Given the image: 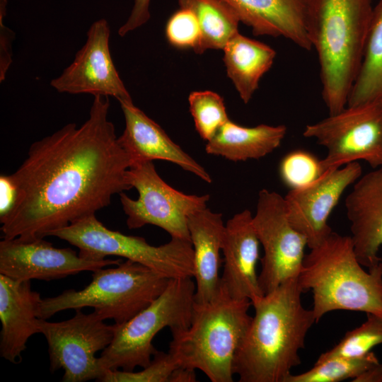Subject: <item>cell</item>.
Segmentation results:
<instances>
[{
  "instance_id": "1",
  "label": "cell",
  "mask_w": 382,
  "mask_h": 382,
  "mask_svg": "<svg viewBox=\"0 0 382 382\" xmlns=\"http://www.w3.org/2000/svg\"><path fill=\"white\" fill-rule=\"evenodd\" d=\"M109 97L96 96L88 118L35 141L12 175L16 208L1 225L4 239L30 241L96 212L129 190L131 161L108 120Z\"/></svg>"
},
{
  "instance_id": "2",
  "label": "cell",
  "mask_w": 382,
  "mask_h": 382,
  "mask_svg": "<svg viewBox=\"0 0 382 382\" xmlns=\"http://www.w3.org/2000/svg\"><path fill=\"white\" fill-rule=\"evenodd\" d=\"M297 277L252 303L255 315L236 354L240 382H284L301 362L308 332L316 323L301 301Z\"/></svg>"
},
{
  "instance_id": "3",
  "label": "cell",
  "mask_w": 382,
  "mask_h": 382,
  "mask_svg": "<svg viewBox=\"0 0 382 382\" xmlns=\"http://www.w3.org/2000/svg\"><path fill=\"white\" fill-rule=\"evenodd\" d=\"M374 7L371 0H309L306 28L318 58L322 98L329 115L347 105Z\"/></svg>"
},
{
  "instance_id": "4",
  "label": "cell",
  "mask_w": 382,
  "mask_h": 382,
  "mask_svg": "<svg viewBox=\"0 0 382 382\" xmlns=\"http://www.w3.org/2000/svg\"><path fill=\"white\" fill-rule=\"evenodd\" d=\"M302 291L313 293L316 323L335 311L382 316V261L364 270L351 236L332 232L306 254L297 277Z\"/></svg>"
},
{
  "instance_id": "5",
  "label": "cell",
  "mask_w": 382,
  "mask_h": 382,
  "mask_svg": "<svg viewBox=\"0 0 382 382\" xmlns=\"http://www.w3.org/2000/svg\"><path fill=\"white\" fill-rule=\"evenodd\" d=\"M250 306L220 286L209 302H195L190 327L172 332L168 352L180 367L200 370L212 382H232L235 359L253 318Z\"/></svg>"
},
{
  "instance_id": "6",
  "label": "cell",
  "mask_w": 382,
  "mask_h": 382,
  "mask_svg": "<svg viewBox=\"0 0 382 382\" xmlns=\"http://www.w3.org/2000/svg\"><path fill=\"white\" fill-rule=\"evenodd\" d=\"M169 279L141 264L122 261L115 267L93 271L91 282L81 290L69 289L42 299L39 318L47 320L64 310L91 307L104 320L121 324L155 300Z\"/></svg>"
},
{
  "instance_id": "7",
  "label": "cell",
  "mask_w": 382,
  "mask_h": 382,
  "mask_svg": "<svg viewBox=\"0 0 382 382\" xmlns=\"http://www.w3.org/2000/svg\"><path fill=\"white\" fill-rule=\"evenodd\" d=\"M192 278L170 279L149 306L126 322L113 324L112 342L98 357L104 371H132L147 366L157 351L152 341L159 331L168 327L172 333L190 327L196 289Z\"/></svg>"
},
{
  "instance_id": "8",
  "label": "cell",
  "mask_w": 382,
  "mask_h": 382,
  "mask_svg": "<svg viewBox=\"0 0 382 382\" xmlns=\"http://www.w3.org/2000/svg\"><path fill=\"white\" fill-rule=\"evenodd\" d=\"M55 236L78 248L79 255L89 260L119 256L141 264L168 279L193 277L194 251L190 241L171 238L159 246L139 236L108 228L92 214L53 231Z\"/></svg>"
},
{
  "instance_id": "9",
  "label": "cell",
  "mask_w": 382,
  "mask_h": 382,
  "mask_svg": "<svg viewBox=\"0 0 382 382\" xmlns=\"http://www.w3.org/2000/svg\"><path fill=\"white\" fill-rule=\"evenodd\" d=\"M126 177L128 184L139 194L133 199L120 193L129 229L151 224L163 229L171 238L190 241L188 219L207 207L209 195H187L174 189L160 177L152 161L132 164Z\"/></svg>"
},
{
  "instance_id": "10",
  "label": "cell",
  "mask_w": 382,
  "mask_h": 382,
  "mask_svg": "<svg viewBox=\"0 0 382 382\" xmlns=\"http://www.w3.org/2000/svg\"><path fill=\"white\" fill-rule=\"evenodd\" d=\"M303 137L326 149L320 160L323 172L364 161L382 166V100L346 106L340 112L307 125Z\"/></svg>"
},
{
  "instance_id": "11",
  "label": "cell",
  "mask_w": 382,
  "mask_h": 382,
  "mask_svg": "<svg viewBox=\"0 0 382 382\" xmlns=\"http://www.w3.org/2000/svg\"><path fill=\"white\" fill-rule=\"evenodd\" d=\"M104 320L95 311L86 314L81 308L64 321L40 319V331L48 346L50 371L62 369L64 382L100 381L105 371L96 354L110 344L114 335V325Z\"/></svg>"
},
{
  "instance_id": "12",
  "label": "cell",
  "mask_w": 382,
  "mask_h": 382,
  "mask_svg": "<svg viewBox=\"0 0 382 382\" xmlns=\"http://www.w3.org/2000/svg\"><path fill=\"white\" fill-rule=\"evenodd\" d=\"M253 223L263 248L258 282L265 295L298 277L308 243L289 221L284 197L274 191L259 192Z\"/></svg>"
},
{
  "instance_id": "13",
  "label": "cell",
  "mask_w": 382,
  "mask_h": 382,
  "mask_svg": "<svg viewBox=\"0 0 382 382\" xmlns=\"http://www.w3.org/2000/svg\"><path fill=\"white\" fill-rule=\"evenodd\" d=\"M362 175L358 161L327 170L312 183L290 190L284 197L290 224L307 240L311 249L332 232L329 217L345 191Z\"/></svg>"
},
{
  "instance_id": "14",
  "label": "cell",
  "mask_w": 382,
  "mask_h": 382,
  "mask_svg": "<svg viewBox=\"0 0 382 382\" xmlns=\"http://www.w3.org/2000/svg\"><path fill=\"white\" fill-rule=\"evenodd\" d=\"M110 36V29L105 19L92 23L84 45L50 85L59 93L112 96L118 101L132 100L113 63Z\"/></svg>"
},
{
  "instance_id": "15",
  "label": "cell",
  "mask_w": 382,
  "mask_h": 382,
  "mask_svg": "<svg viewBox=\"0 0 382 382\" xmlns=\"http://www.w3.org/2000/svg\"><path fill=\"white\" fill-rule=\"evenodd\" d=\"M120 259L89 260L71 248H58L44 239L0 242V274L17 280L50 281L84 271L119 265Z\"/></svg>"
},
{
  "instance_id": "16",
  "label": "cell",
  "mask_w": 382,
  "mask_h": 382,
  "mask_svg": "<svg viewBox=\"0 0 382 382\" xmlns=\"http://www.w3.org/2000/svg\"><path fill=\"white\" fill-rule=\"evenodd\" d=\"M248 209L235 214L225 224L221 252L224 266L220 286L234 299L252 303L262 297L256 267L260 241Z\"/></svg>"
},
{
  "instance_id": "17",
  "label": "cell",
  "mask_w": 382,
  "mask_h": 382,
  "mask_svg": "<svg viewBox=\"0 0 382 382\" xmlns=\"http://www.w3.org/2000/svg\"><path fill=\"white\" fill-rule=\"evenodd\" d=\"M124 114L125 127L118 137L131 165L141 161L164 160L175 163L207 183L212 180L209 173L183 151L163 128L135 106L132 100L119 101Z\"/></svg>"
},
{
  "instance_id": "18",
  "label": "cell",
  "mask_w": 382,
  "mask_h": 382,
  "mask_svg": "<svg viewBox=\"0 0 382 382\" xmlns=\"http://www.w3.org/2000/svg\"><path fill=\"white\" fill-rule=\"evenodd\" d=\"M354 251L368 269L382 259V166L361 175L345 199Z\"/></svg>"
},
{
  "instance_id": "19",
  "label": "cell",
  "mask_w": 382,
  "mask_h": 382,
  "mask_svg": "<svg viewBox=\"0 0 382 382\" xmlns=\"http://www.w3.org/2000/svg\"><path fill=\"white\" fill-rule=\"evenodd\" d=\"M40 293L32 290L30 280H17L0 274V356L18 364L29 338L41 333Z\"/></svg>"
},
{
  "instance_id": "20",
  "label": "cell",
  "mask_w": 382,
  "mask_h": 382,
  "mask_svg": "<svg viewBox=\"0 0 382 382\" xmlns=\"http://www.w3.org/2000/svg\"><path fill=\"white\" fill-rule=\"evenodd\" d=\"M255 35L284 37L311 50L306 28L309 0H222Z\"/></svg>"
},
{
  "instance_id": "21",
  "label": "cell",
  "mask_w": 382,
  "mask_h": 382,
  "mask_svg": "<svg viewBox=\"0 0 382 382\" xmlns=\"http://www.w3.org/2000/svg\"><path fill=\"white\" fill-rule=\"evenodd\" d=\"M188 230L194 251L195 302L203 304L211 301L220 288L225 224L221 214L206 207L189 217Z\"/></svg>"
},
{
  "instance_id": "22",
  "label": "cell",
  "mask_w": 382,
  "mask_h": 382,
  "mask_svg": "<svg viewBox=\"0 0 382 382\" xmlns=\"http://www.w3.org/2000/svg\"><path fill=\"white\" fill-rule=\"evenodd\" d=\"M286 131L283 125L246 127L229 120L207 141L205 151L234 162L260 159L280 146Z\"/></svg>"
},
{
  "instance_id": "23",
  "label": "cell",
  "mask_w": 382,
  "mask_h": 382,
  "mask_svg": "<svg viewBox=\"0 0 382 382\" xmlns=\"http://www.w3.org/2000/svg\"><path fill=\"white\" fill-rule=\"evenodd\" d=\"M222 50L227 76L247 104L258 88L261 78L272 67L276 52L269 45L239 33Z\"/></svg>"
},
{
  "instance_id": "24",
  "label": "cell",
  "mask_w": 382,
  "mask_h": 382,
  "mask_svg": "<svg viewBox=\"0 0 382 382\" xmlns=\"http://www.w3.org/2000/svg\"><path fill=\"white\" fill-rule=\"evenodd\" d=\"M382 100V0L373 8L361 64L347 106Z\"/></svg>"
},
{
  "instance_id": "25",
  "label": "cell",
  "mask_w": 382,
  "mask_h": 382,
  "mask_svg": "<svg viewBox=\"0 0 382 382\" xmlns=\"http://www.w3.org/2000/svg\"><path fill=\"white\" fill-rule=\"evenodd\" d=\"M180 8H189L197 18L201 36L194 50L203 54L207 50H223L238 32L239 18L222 0H178Z\"/></svg>"
},
{
  "instance_id": "26",
  "label": "cell",
  "mask_w": 382,
  "mask_h": 382,
  "mask_svg": "<svg viewBox=\"0 0 382 382\" xmlns=\"http://www.w3.org/2000/svg\"><path fill=\"white\" fill-rule=\"evenodd\" d=\"M379 363L372 351L359 358L333 357L317 360L309 370L289 374L284 382H340L347 379L351 381L369 368Z\"/></svg>"
},
{
  "instance_id": "27",
  "label": "cell",
  "mask_w": 382,
  "mask_h": 382,
  "mask_svg": "<svg viewBox=\"0 0 382 382\" xmlns=\"http://www.w3.org/2000/svg\"><path fill=\"white\" fill-rule=\"evenodd\" d=\"M366 320L359 327L348 331L330 349L322 353L317 360L333 357L359 358L382 344V316L366 313Z\"/></svg>"
},
{
  "instance_id": "28",
  "label": "cell",
  "mask_w": 382,
  "mask_h": 382,
  "mask_svg": "<svg viewBox=\"0 0 382 382\" xmlns=\"http://www.w3.org/2000/svg\"><path fill=\"white\" fill-rule=\"evenodd\" d=\"M197 132L207 141L229 120L223 98L211 91H193L188 97Z\"/></svg>"
},
{
  "instance_id": "29",
  "label": "cell",
  "mask_w": 382,
  "mask_h": 382,
  "mask_svg": "<svg viewBox=\"0 0 382 382\" xmlns=\"http://www.w3.org/2000/svg\"><path fill=\"white\" fill-rule=\"evenodd\" d=\"M283 183L290 190L305 187L324 173L320 160L304 150H294L286 154L279 167Z\"/></svg>"
},
{
  "instance_id": "30",
  "label": "cell",
  "mask_w": 382,
  "mask_h": 382,
  "mask_svg": "<svg viewBox=\"0 0 382 382\" xmlns=\"http://www.w3.org/2000/svg\"><path fill=\"white\" fill-rule=\"evenodd\" d=\"M180 367L173 355L156 351L151 363L134 372L122 370L105 371L100 382H170L173 371Z\"/></svg>"
},
{
  "instance_id": "31",
  "label": "cell",
  "mask_w": 382,
  "mask_h": 382,
  "mask_svg": "<svg viewBox=\"0 0 382 382\" xmlns=\"http://www.w3.org/2000/svg\"><path fill=\"white\" fill-rule=\"evenodd\" d=\"M165 30L168 42L178 49L195 50L200 40L201 31L197 18L189 8L180 7L172 14Z\"/></svg>"
},
{
  "instance_id": "32",
  "label": "cell",
  "mask_w": 382,
  "mask_h": 382,
  "mask_svg": "<svg viewBox=\"0 0 382 382\" xmlns=\"http://www.w3.org/2000/svg\"><path fill=\"white\" fill-rule=\"evenodd\" d=\"M19 199L18 187L12 175L0 176V223L4 224L12 214Z\"/></svg>"
},
{
  "instance_id": "33",
  "label": "cell",
  "mask_w": 382,
  "mask_h": 382,
  "mask_svg": "<svg viewBox=\"0 0 382 382\" xmlns=\"http://www.w3.org/2000/svg\"><path fill=\"white\" fill-rule=\"evenodd\" d=\"M151 0H134V5L127 21L118 29L121 37L145 24L150 18Z\"/></svg>"
},
{
  "instance_id": "34",
  "label": "cell",
  "mask_w": 382,
  "mask_h": 382,
  "mask_svg": "<svg viewBox=\"0 0 382 382\" xmlns=\"http://www.w3.org/2000/svg\"><path fill=\"white\" fill-rule=\"evenodd\" d=\"M0 25V81H2L12 62L11 42L15 34L2 23L1 17Z\"/></svg>"
},
{
  "instance_id": "35",
  "label": "cell",
  "mask_w": 382,
  "mask_h": 382,
  "mask_svg": "<svg viewBox=\"0 0 382 382\" xmlns=\"http://www.w3.org/2000/svg\"><path fill=\"white\" fill-rule=\"evenodd\" d=\"M353 382H382V364L380 362L374 366L369 368L357 378L352 381Z\"/></svg>"
},
{
  "instance_id": "36",
  "label": "cell",
  "mask_w": 382,
  "mask_h": 382,
  "mask_svg": "<svg viewBox=\"0 0 382 382\" xmlns=\"http://www.w3.org/2000/svg\"><path fill=\"white\" fill-rule=\"evenodd\" d=\"M195 370L178 367L173 373L170 382H195Z\"/></svg>"
}]
</instances>
